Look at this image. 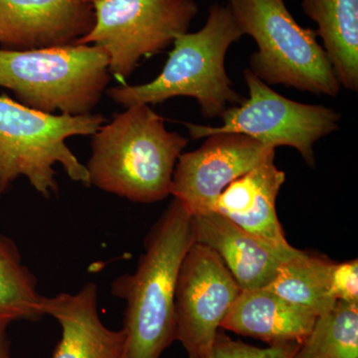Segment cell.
<instances>
[{
	"instance_id": "21",
	"label": "cell",
	"mask_w": 358,
	"mask_h": 358,
	"mask_svg": "<svg viewBox=\"0 0 358 358\" xmlns=\"http://www.w3.org/2000/svg\"><path fill=\"white\" fill-rule=\"evenodd\" d=\"M331 294L336 301L358 303V262L334 263L331 274Z\"/></svg>"
},
{
	"instance_id": "9",
	"label": "cell",
	"mask_w": 358,
	"mask_h": 358,
	"mask_svg": "<svg viewBox=\"0 0 358 358\" xmlns=\"http://www.w3.org/2000/svg\"><path fill=\"white\" fill-rule=\"evenodd\" d=\"M241 291L211 249L195 242L192 245L179 268L174 300L176 341L188 357L208 355Z\"/></svg>"
},
{
	"instance_id": "6",
	"label": "cell",
	"mask_w": 358,
	"mask_h": 358,
	"mask_svg": "<svg viewBox=\"0 0 358 358\" xmlns=\"http://www.w3.org/2000/svg\"><path fill=\"white\" fill-rule=\"evenodd\" d=\"M244 35L255 40L258 50L249 70L268 85L336 96L341 85L315 30L301 27L284 0H228Z\"/></svg>"
},
{
	"instance_id": "10",
	"label": "cell",
	"mask_w": 358,
	"mask_h": 358,
	"mask_svg": "<svg viewBox=\"0 0 358 358\" xmlns=\"http://www.w3.org/2000/svg\"><path fill=\"white\" fill-rule=\"evenodd\" d=\"M272 155L275 148L244 134H211L201 147L179 157L171 195L192 215L214 211L230 183Z\"/></svg>"
},
{
	"instance_id": "12",
	"label": "cell",
	"mask_w": 358,
	"mask_h": 358,
	"mask_svg": "<svg viewBox=\"0 0 358 358\" xmlns=\"http://www.w3.org/2000/svg\"><path fill=\"white\" fill-rule=\"evenodd\" d=\"M42 310L62 331L52 358H129L124 329H110L101 320L94 282L75 294L43 296Z\"/></svg>"
},
{
	"instance_id": "16",
	"label": "cell",
	"mask_w": 358,
	"mask_h": 358,
	"mask_svg": "<svg viewBox=\"0 0 358 358\" xmlns=\"http://www.w3.org/2000/svg\"><path fill=\"white\" fill-rule=\"evenodd\" d=\"M341 87L358 90V0H301Z\"/></svg>"
},
{
	"instance_id": "5",
	"label": "cell",
	"mask_w": 358,
	"mask_h": 358,
	"mask_svg": "<svg viewBox=\"0 0 358 358\" xmlns=\"http://www.w3.org/2000/svg\"><path fill=\"white\" fill-rule=\"evenodd\" d=\"M110 78L108 54L95 45L0 49V87L47 114H91Z\"/></svg>"
},
{
	"instance_id": "8",
	"label": "cell",
	"mask_w": 358,
	"mask_h": 358,
	"mask_svg": "<svg viewBox=\"0 0 358 358\" xmlns=\"http://www.w3.org/2000/svg\"><path fill=\"white\" fill-rule=\"evenodd\" d=\"M249 98L225 110L220 127L185 124L193 140L222 133L241 134L268 147L298 150L308 166L315 167V145L339 129L341 115L333 108L289 100L243 71Z\"/></svg>"
},
{
	"instance_id": "11",
	"label": "cell",
	"mask_w": 358,
	"mask_h": 358,
	"mask_svg": "<svg viewBox=\"0 0 358 358\" xmlns=\"http://www.w3.org/2000/svg\"><path fill=\"white\" fill-rule=\"evenodd\" d=\"M94 23L91 0H0V44L6 49L69 46Z\"/></svg>"
},
{
	"instance_id": "18",
	"label": "cell",
	"mask_w": 358,
	"mask_h": 358,
	"mask_svg": "<svg viewBox=\"0 0 358 358\" xmlns=\"http://www.w3.org/2000/svg\"><path fill=\"white\" fill-rule=\"evenodd\" d=\"M43 296L34 275L26 267L16 245L0 234V331L18 320L43 317Z\"/></svg>"
},
{
	"instance_id": "20",
	"label": "cell",
	"mask_w": 358,
	"mask_h": 358,
	"mask_svg": "<svg viewBox=\"0 0 358 358\" xmlns=\"http://www.w3.org/2000/svg\"><path fill=\"white\" fill-rule=\"evenodd\" d=\"M299 343H281L262 348L235 341L219 331L208 355L202 358H294Z\"/></svg>"
},
{
	"instance_id": "7",
	"label": "cell",
	"mask_w": 358,
	"mask_h": 358,
	"mask_svg": "<svg viewBox=\"0 0 358 358\" xmlns=\"http://www.w3.org/2000/svg\"><path fill=\"white\" fill-rule=\"evenodd\" d=\"M95 23L77 45H95L109 57L110 74L122 85L141 59L164 51L188 32L199 6L194 0H91Z\"/></svg>"
},
{
	"instance_id": "4",
	"label": "cell",
	"mask_w": 358,
	"mask_h": 358,
	"mask_svg": "<svg viewBox=\"0 0 358 358\" xmlns=\"http://www.w3.org/2000/svg\"><path fill=\"white\" fill-rule=\"evenodd\" d=\"M102 115L47 114L0 96V196L16 179L26 178L46 199L58 192L56 164L73 181L89 186L86 166L71 152V136H93Z\"/></svg>"
},
{
	"instance_id": "3",
	"label": "cell",
	"mask_w": 358,
	"mask_h": 358,
	"mask_svg": "<svg viewBox=\"0 0 358 358\" xmlns=\"http://www.w3.org/2000/svg\"><path fill=\"white\" fill-rule=\"evenodd\" d=\"M244 36L228 4L214 3L206 23L197 32H186L173 41L159 76L141 85H122L108 90L124 109L138 103L157 105L176 96H190L206 119L221 117L226 110L244 102L233 88L225 59L231 45Z\"/></svg>"
},
{
	"instance_id": "17",
	"label": "cell",
	"mask_w": 358,
	"mask_h": 358,
	"mask_svg": "<svg viewBox=\"0 0 358 358\" xmlns=\"http://www.w3.org/2000/svg\"><path fill=\"white\" fill-rule=\"evenodd\" d=\"M334 262L299 250L278 268L266 289L319 317L336 305L331 294Z\"/></svg>"
},
{
	"instance_id": "22",
	"label": "cell",
	"mask_w": 358,
	"mask_h": 358,
	"mask_svg": "<svg viewBox=\"0 0 358 358\" xmlns=\"http://www.w3.org/2000/svg\"><path fill=\"white\" fill-rule=\"evenodd\" d=\"M0 358H13L6 331H0Z\"/></svg>"
},
{
	"instance_id": "2",
	"label": "cell",
	"mask_w": 358,
	"mask_h": 358,
	"mask_svg": "<svg viewBox=\"0 0 358 358\" xmlns=\"http://www.w3.org/2000/svg\"><path fill=\"white\" fill-rule=\"evenodd\" d=\"M187 145L185 136L167 131L150 106H131L93 134L89 186L138 203L162 201L171 195L174 169Z\"/></svg>"
},
{
	"instance_id": "1",
	"label": "cell",
	"mask_w": 358,
	"mask_h": 358,
	"mask_svg": "<svg viewBox=\"0 0 358 358\" xmlns=\"http://www.w3.org/2000/svg\"><path fill=\"white\" fill-rule=\"evenodd\" d=\"M193 243L192 214L173 199L148 233L136 270L113 282V294L126 301L129 358H160L176 341V282Z\"/></svg>"
},
{
	"instance_id": "15",
	"label": "cell",
	"mask_w": 358,
	"mask_h": 358,
	"mask_svg": "<svg viewBox=\"0 0 358 358\" xmlns=\"http://www.w3.org/2000/svg\"><path fill=\"white\" fill-rule=\"evenodd\" d=\"M317 315L266 288L242 289L221 329L259 339L268 345H301Z\"/></svg>"
},
{
	"instance_id": "13",
	"label": "cell",
	"mask_w": 358,
	"mask_h": 358,
	"mask_svg": "<svg viewBox=\"0 0 358 358\" xmlns=\"http://www.w3.org/2000/svg\"><path fill=\"white\" fill-rule=\"evenodd\" d=\"M192 218L195 243L211 249L241 289L267 287L280 266L299 251L275 248L218 212L196 214Z\"/></svg>"
},
{
	"instance_id": "14",
	"label": "cell",
	"mask_w": 358,
	"mask_h": 358,
	"mask_svg": "<svg viewBox=\"0 0 358 358\" xmlns=\"http://www.w3.org/2000/svg\"><path fill=\"white\" fill-rule=\"evenodd\" d=\"M286 174L275 164V155L230 183L214 211L275 248L291 250L275 210Z\"/></svg>"
},
{
	"instance_id": "19",
	"label": "cell",
	"mask_w": 358,
	"mask_h": 358,
	"mask_svg": "<svg viewBox=\"0 0 358 358\" xmlns=\"http://www.w3.org/2000/svg\"><path fill=\"white\" fill-rule=\"evenodd\" d=\"M294 358H358V303L336 301L320 315Z\"/></svg>"
}]
</instances>
